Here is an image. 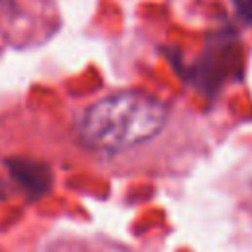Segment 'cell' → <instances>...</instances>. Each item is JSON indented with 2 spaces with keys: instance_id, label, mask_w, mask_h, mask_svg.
<instances>
[{
  "instance_id": "1",
  "label": "cell",
  "mask_w": 252,
  "mask_h": 252,
  "mask_svg": "<svg viewBox=\"0 0 252 252\" xmlns=\"http://www.w3.org/2000/svg\"><path fill=\"white\" fill-rule=\"evenodd\" d=\"M167 120V106L140 91H122L93 102L79 122L81 140L98 152H126L156 138Z\"/></svg>"
},
{
  "instance_id": "2",
  "label": "cell",
  "mask_w": 252,
  "mask_h": 252,
  "mask_svg": "<svg viewBox=\"0 0 252 252\" xmlns=\"http://www.w3.org/2000/svg\"><path fill=\"white\" fill-rule=\"evenodd\" d=\"M12 171V177L32 195H41L51 185V171L41 163L30 158H12L6 161Z\"/></svg>"
},
{
  "instance_id": "3",
  "label": "cell",
  "mask_w": 252,
  "mask_h": 252,
  "mask_svg": "<svg viewBox=\"0 0 252 252\" xmlns=\"http://www.w3.org/2000/svg\"><path fill=\"white\" fill-rule=\"evenodd\" d=\"M234 2H236L238 12L244 18H252V0H234Z\"/></svg>"
},
{
  "instance_id": "4",
  "label": "cell",
  "mask_w": 252,
  "mask_h": 252,
  "mask_svg": "<svg viewBox=\"0 0 252 252\" xmlns=\"http://www.w3.org/2000/svg\"><path fill=\"white\" fill-rule=\"evenodd\" d=\"M14 8V0H0V12H10Z\"/></svg>"
}]
</instances>
